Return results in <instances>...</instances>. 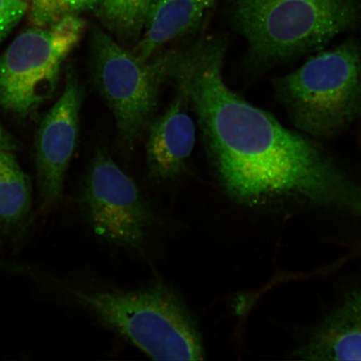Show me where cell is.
Returning <instances> with one entry per match:
<instances>
[{
  "label": "cell",
  "instance_id": "obj_1",
  "mask_svg": "<svg viewBox=\"0 0 361 361\" xmlns=\"http://www.w3.org/2000/svg\"><path fill=\"white\" fill-rule=\"evenodd\" d=\"M227 44L202 40L174 72L186 92L216 177L247 205L299 202L361 219V183L303 133L284 128L226 84Z\"/></svg>",
  "mask_w": 361,
  "mask_h": 361
},
{
  "label": "cell",
  "instance_id": "obj_2",
  "mask_svg": "<svg viewBox=\"0 0 361 361\" xmlns=\"http://www.w3.org/2000/svg\"><path fill=\"white\" fill-rule=\"evenodd\" d=\"M13 270L47 284L152 360H204V346L195 319L168 288L158 286L126 291L87 287L27 265L15 264Z\"/></svg>",
  "mask_w": 361,
  "mask_h": 361
},
{
  "label": "cell",
  "instance_id": "obj_3",
  "mask_svg": "<svg viewBox=\"0 0 361 361\" xmlns=\"http://www.w3.org/2000/svg\"><path fill=\"white\" fill-rule=\"evenodd\" d=\"M230 19L256 67L318 51L361 28V0H233Z\"/></svg>",
  "mask_w": 361,
  "mask_h": 361
},
{
  "label": "cell",
  "instance_id": "obj_4",
  "mask_svg": "<svg viewBox=\"0 0 361 361\" xmlns=\"http://www.w3.org/2000/svg\"><path fill=\"white\" fill-rule=\"evenodd\" d=\"M274 89L302 133L337 137L361 120V42L347 39L319 52L275 80Z\"/></svg>",
  "mask_w": 361,
  "mask_h": 361
},
{
  "label": "cell",
  "instance_id": "obj_5",
  "mask_svg": "<svg viewBox=\"0 0 361 361\" xmlns=\"http://www.w3.org/2000/svg\"><path fill=\"white\" fill-rule=\"evenodd\" d=\"M90 40L94 85L114 115L121 138L133 146L150 125L161 85L173 76L179 53L144 61L99 28L92 30Z\"/></svg>",
  "mask_w": 361,
  "mask_h": 361
},
{
  "label": "cell",
  "instance_id": "obj_6",
  "mask_svg": "<svg viewBox=\"0 0 361 361\" xmlns=\"http://www.w3.org/2000/svg\"><path fill=\"white\" fill-rule=\"evenodd\" d=\"M85 30L84 20L68 13L18 35L0 56V107L21 118L37 111L55 94L63 64Z\"/></svg>",
  "mask_w": 361,
  "mask_h": 361
},
{
  "label": "cell",
  "instance_id": "obj_7",
  "mask_svg": "<svg viewBox=\"0 0 361 361\" xmlns=\"http://www.w3.org/2000/svg\"><path fill=\"white\" fill-rule=\"evenodd\" d=\"M79 203L94 232L116 246L140 250L154 223L137 183L105 150L90 161Z\"/></svg>",
  "mask_w": 361,
  "mask_h": 361
},
{
  "label": "cell",
  "instance_id": "obj_8",
  "mask_svg": "<svg viewBox=\"0 0 361 361\" xmlns=\"http://www.w3.org/2000/svg\"><path fill=\"white\" fill-rule=\"evenodd\" d=\"M84 90L74 68L64 90L43 116L35 138V166L40 207L51 210L61 200L68 169L78 141Z\"/></svg>",
  "mask_w": 361,
  "mask_h": 361
},
{
  "label": "cell",
  "instance_id": "obj_9",
  "mask_svg": "<svg viewBox=\"0 0 361 361\" xmlns=\"http://www.w3.org/2000/svg\"><path fill=\"white\" fill-rule=\"evenodd\" d=\"M190 102L178 85V93L164 114L149 126L147 162L158 180L178 178L186 168L195 145V124L189 113Z\"/></svg>",
  "mask_w": 361,
  "mask_h": 361
},
{
  "label": "cell",
  "instance_id": "obj_10",
  "mask_svg": "<svg viewBox=\"0 0 361 361\" xmlns=\"http://www.w3.org/2000/svg\"><path fill=\"white\" fill-rule=\"evenodd\" d=\"M295 354L309 360H361V286L347 293Z\"/></svg>",
  "mask_w": 361,
  "mask_h": 361
},
{
  "label": "cell",
  "instance_id": "obj_11",
  "mask_svg": "<svg viewBox=\"0 0 361 361\" xmlns=\"http://www.w3.org/2000/svg\"><path fill=\"white\" fill-rule=\"evenodd\" d=\"M32 185L16 153L0 151V241L16 250L33 227Z\"/></svg>",
  "mask_w": 361,
  "mask_h": 361
},
{
  "label": "cell",
  "instance_id": "obj_12",
  "mask_svg": "<svg viewBox=\"0 0 361 361\" xmlns=\"http://www.w3.org/2000/svg\"><path fill=\"white\" fill-rule=\"evenodd\" d=\"M219 0H153L143 35L133 51L150 60L165 44L183 37L200 25Z\"/></svg>",
  "mask_w": 361,
  "mask_h": 361
},
{
  "label": "cell",
  "instance_id": "obj_13",
  "mask_svg": "<svg viewBox=\"0 0 361 361\" xmlns=\"http://www.w3.org/2000/svg\"><path fill=\"white\" fill-rule=\"evenodd\" d=\"M153 0H102L98 16L111 33L123 40L141 38Z\"/></svg>",
  "mask_w": 361,
  "mask_h": 361
},
{
  "label": "cell",
  "instance_id": "obj_14",
  "mask_svg": "<svg viewBox=\"0 0 361 361\" xmlns=\"http://www.w3.org/2000/svg\"><path fill=\"white\" fill-rule=\"evenodd\" d=\"M29 20L35 27L49 26L68 15L61 0H30Z\"/></svg>",
  "mask_w": 361,
  "mask_h": 361
},
{
  "label": "cell",
  "instance_id": "obj_15",
  "mask_svg": "<svg viewBox=\"0 0 361 361\" xmlns=\"http://www.w3.org/2000/svg\"><path fill=\"white\" fill-rule=\"evenodd\" d=\"M28 8L25 0H0V43L19 24Z\"/></svg>",
  "mask_w": 361,
  "mask_h": 361
},
{
  "label": "cell",
  "instance_id": "obj_16",
  "mask_svg": "<svg viewBox=\"0 0 361 361\" xmlns=\"http://www.w3.org/2000/svg\"><path fill=\"white\" fill-rule=\"evenodd\" d=\"M102 0H61L67 13H75L97 8Z\"/></svg>",
  "mask_w": 361,
  "mask_h": 361
},
{
  "label": "cell",
  "instance_id": "obj_17",
  "mask_svg": "<svg viewBox=\"0 0 361 361\" xmlns=\"http://www.w3.org/2000/svg\"><path fill=\"white\" fill-rule=\"evenodd\" d=\"M21 149V143L15 135H13L4 128L0 121V151L16 152Z\"/></svg>",
  "mask_w": 361,
  "mask_h": 361
}]
</instances>
